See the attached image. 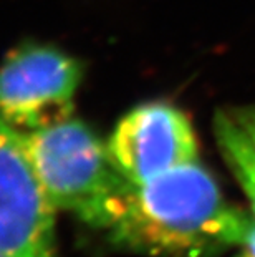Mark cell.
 <instances>
[{
	"label": "cell",
	"mask_w": 255,
	"mask_h": 257,
	"mask_svg": "<svg viewBox=\"0 0 255 257\" xmlns=\"http://www.w3.org/2000/svg\"><path fill=\"white\" fill-rule=\"evenodd\" d=\"M238 207L199 161L131 183L111 209V244L151 257H212L234 245Z\"/></svg>",
	"instance_id": "cell-1"
},
{
	"label": "cell",
	"mask_w": 255,
	"mask_h": 257,
	"mask_svg": "<svg viewBox=\"0 0 255 257\" xmlns=\"http://www.w3.org/2000/svg\"><path fill=\"white\" fill-rule=\"evenodd\" d=\"M22 135L57 211H67L86 226L105 231L113 206L129 183L115 166L106 143L73 118Z\"/></svg>",
	"instance_id": "cell-2"
},
{
	"label": "cell",
	"mask_w": 255,
	"mask_h": 257,
	"mask_svg": "<svg viewBox=\"0 0 255 257\" xmlns=\"http://www.w3.org/2000/svg\"><path fill=\"white\" fill-rule=\"evenodd\" d=\"M81 80V63L60 48H15L0 67V119L22 133L65 121L72 118Z\"/></svg>",
	"instance_id": "cell-3"
},
{
	"label": "cell",
	"mask_w": 255,
	"mask_h": 257,
	"mask_svg": "<svg viewBox=\"0 0 255 257\" xmlns=\"http://www.w3.org/2000/svg\"><path fill=\"white\" fill-rule=\"evenodd\" d=\"M57 207L37 176L22 131L0 119V250L58 257Z\"/></svg>",
	"instance_id": "cell-4"
},
{
	"label": "cell",
	"mask_w": 255,
	"mask_h": 257,
	"mask_svg": "<svg viewBox=\"0 0 255 257\" xmlns=\"http://www.w3.org/2000/svg\"><path fill=\"white\" fill-rule=\"evenodd\" d=\"M106 146L118 171L136 184L199 161L196 131L189 118L164 101L129 110L116 123Z\"/></svg>",
	"instance_id": "cell-5"
},
{
	"label": "cell",
	"mask_w": 255,
	"mask_h": 257,
	"mask_svg": "<svg viewBox=\"0 0 255 257\" xmlns=\"http://www.w3.org/2000/svg\"><path fill=\"white\" fill-rule=\"evenodd\" d=\"M217 146L238 184L245 191L255 216V150L230 113H217L214 121Z\"/></svg>",
	"instance_id": "cell-6"
},
{
	"label": "cell",
	"mask_w": 255,
	"mask_h": 257,
	"mask_svg": "<svg viewBox=\"0 0 255 257\" xmlns=\"http://www.w3.org/2000/svg\"><path fill=\"white\" fill-rule=\"evenodd\" d=\"M234 245L243 247V252L255 257V216L238 209L235 226H234Z\"/></svg>",
	"instance_id": "cell-7"
},
{
	"label": "cell",
	"mask_w": 255,
	"mask_h": 257,
	"mask_svg": "<svg viewBox=\"0 0 255 257\" xmlns=\"http://www.w3.org/2000/svg\"><path fill=\"white\" fill-rule=\"evenodd\" d=\"M229 113L255 150V105L238 108V110H232Z\"/></svg>",
	"instance_id": "cell-8"
},
{
	"label": "cell",
	"mask_w": 255,
	"mask_h": 257,
	"mask_svg": "<svg viewBox=\"0 0 255 257\" xmlns=\"http://www.w3.org/2000/svg\"><path fill=\"white\" fill-rule=\"evenodd\" d=\"M0 257H14V255L9 254V252H4V250H0Z\"/></svg>",
	"instance_id": "cell-9"
},
{
	"label": "cell",
	"mask_w": 255,
	"mask_h": 257,
	"mask_svg": "<svg viewBox=\"0 0 255 257\" xmlns=\"http://www.w3.org/2000/svg\"><path fill=\"white\" fill-rule=\"evenodd\" d=\"M238 257H252V255H250V254H247V252H243L242 255H238Z\"/></svg>",
	"instance_id": "cell-10"
}]
</instances>
